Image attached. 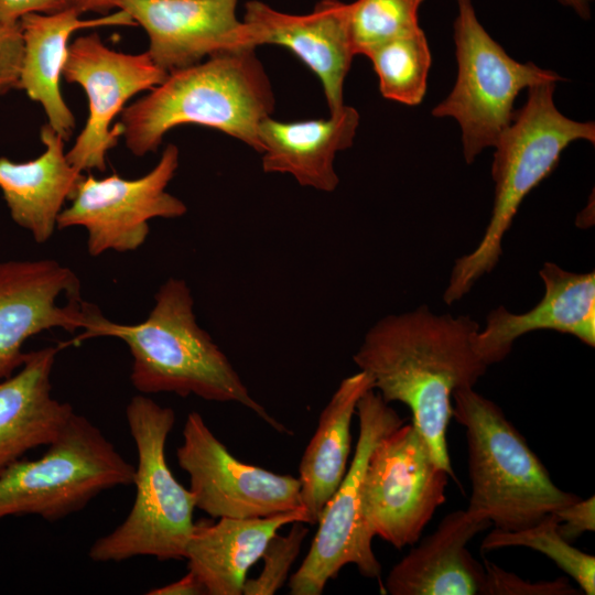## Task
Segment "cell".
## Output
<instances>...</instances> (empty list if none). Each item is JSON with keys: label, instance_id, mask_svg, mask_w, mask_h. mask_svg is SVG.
<instances>
[{"label": "cell", "instance_id": "6da1fadb", "mask_svg": "<svg viewBox=\"0 0 595 595\" xmlns=\"http://www.w3.org/2000/svg\"><path fill=\"white\" fill-rule=\"evenodd\" d=\"M479 328L469 315L440 314L420 305L377 321L353 356L385 402L410 409L434 462L453 478L446 443L453 393L474 388L488 369L474 346Z\"/></svg>", "mask_w": 595, "mask_h": 595}, {"label": "cell", "instance_id": "7a4b0ae2", "mask_svg": "<svg viewBox=\"0 0 595 595\" xmlns=\"http://www.w3.org/2000/svg\"><path fill=\"white\" fill-rule=\"evenodd\" d=\"M94 337H115L127 345L132 357L130 380L139 393L172 392L239 403L277 432L288 433L255 400L226 354L198 325L192 291L183 279L170 278L160 286L151 312L140 323L111 322L96 307L74 343Z\"/></svg>", "mask_w": 595, "mask_h": 595}, {"label": "cell", "instance_id": "3957f363", "mask_svg": "<svg viewBox=\"0 0 595 595\" xmlns=\"http://www.w3.org/2000/svg\"><path fill=\"white\" fill-rule=\"evenodd\" d=\"M273 109L271 83L255 48H247L170 72L122 110L119 123L137 156L155 152L170 130L187 123L219 130L260 152L258 130Z\"/></svg>", "mask_w": 595, "mask_h": 595}, {"label": "cell", "instance_id": "277c9868", "mask_svg": "<svg viewBox=\"0 0 595 595\" xmlns=\"http://www.w3.org/2000/svg\"><path fill=\"white\" fill-rule=\"evenodd\" d=\"M555 86L556 83L547 82L529 87L524 105L493 147L491 215L476 247L452 267L443 294L448 305L462 300L495 269L505 235L522 201L556 167L562 152L577 140L595 143L594 121L564 116L554 104Z\"/></svg>", "mask_w": 595, "mask_h": 595}, {"label": "cell", "instance_id": "5b68a950", "mask_svg": "<svg viewBox=\"0 0 595 595\" xmlns=\"http://www.w3.org/2000/svg\"><path fill=\"white\" fill-rule=\"evenodd\" d=\"M453 416L465 428L473 516L495 529L521 530L580 499L552 482L502 410L474 388L454 391Z\"/></svg>", "mask_w": 595, "mask_h": 595}, {"label": "cell", "instance_id": "8992f818", "mask_svg": "<svg viewBox=\"0 0 595 595\" xmlns=\"http://www.w3.org/2000/svg\"><path fill=\"white\" fill-rule=\"evenodd\" d=\"M175 419L172 408L145 394H137L128 402L126 420L138 456L134 500L125 520L91 544L90 560L107 563L136 556L159 561L185 558L196 506L194 495L174 477L165 456Z\"/></svg>", "mask_w": 595, "mask_h": 595}, {"label": "cell", "instance_id": "52a82bcc", "mask_svg": "<svg viewBox=\"0 0 595 595\" xmlns=\"http://www.w3.org/2000/svg\"><path fill=\"white\" fill-rule=\"evenodd\" d=\"M134 465L86 416H71L60 435L35 459L21 458L0 474V520L37 516L58 521L95 497L131 486Z\"/></svg>", "mask_w": 595, "mask_h": 595}, {"label": "cell", "instance_id": "ba28073f", "mask_svg": "<svg viewBox=\"0 0 595 595\" xmlns=\"http://www.w3.org/2000/svg\"><path fill=\"white\" fill-rule=\"evenodd\" d=\"M454 42L457 76L447 97L432 109L450 117L462 130L463 155L470 164L494 147L515 116V100L531 86L561 82L559 74L507 54L479 22L472 0H455Z\"/></svg>", "mask_w": 595, "mask_h": 595}, {"label": "cell", "instance_id": "9c48e42d", "mask_svg": "<svg viewBox=\"0 0 595 595\" xmlns=\"http://www.w3.org/2000/svg\"><path fill=\"white\" fill-rule=\"evenodd\" d=\"M356 414L359 433L353 461L321 513L309 553L289 578L291 595H321L347 564L366 577H380L381 564L361 517V480L375 445L403 420L375 389L359 399Z\"/></svg>", "mask_w": 595, "mask_h": 595}, {"label": "cell", "instance_id": "30bf717a", "mask_svg": "<svg viewBox=\"0 0 595 595\" xmlns=\"http://www.w3.org/2000/svg\"><path fill=\"white\" fill-rule=\"evenodd\" d=\"M448 477L412 423L389 432L372 448L361 480L368 534L399 550L415 543L445 501Z\"/></svg>", "mask_w": 595, "mask_h": 595}, {"label": "cell", "instance_id": "8fae6325", "mask_svg": "<svg viewBox=\"0 0 595 595\" xmlns=\"http://www.w3.org/2000/svg\"><path fill=\"white\" fill-rule=\"evenodd\" d=\"M178 149L167 144L156 163L138 178L112 174L82 176L60 213L56 228L80 226L87 230V250L97 257L108 250L133 251L147 240L153 218H178L187 207L166 191L178 167Z\"/></svg>", "mask_w": 595, "mask_h": 595}, {"label": "cell", "instance_id": "7c38bea8", "mask_svg": "<svg viewBox=\"0 0 595 595\" xmlns=\"http://www.w3.org/2000/svg\"><path fill=\"white\" fill-rule=\"evenodd\" d=\"M182 436L177 463L188 474L196 508L212 518L245 519L304 511L299 478L239 461L198 412L187 414Z\"/></svg>", "mask_w": 595, "mask_h": 595}, {"label": "cell", "instance_id": "4fadbf2b", "mask_svg": "<svg viewBox=\"0 0 595 595\" xmlns=\"http://www.w3.org/2000/svg\"><path fill=\"white\" fill-rule=\"evenodd\" d=\"M167 72L148 52L127 54L108 47L98 33L77 37L68 46L63 77L79 85L88 98V117L73 147L66 152L78 172L105 171L106 156L115 148L122 128L113 119L137 94L161 84Z\"/></svg>", "mask_w": 595, "mask_h": 595}, {"label": "cell", "instance_id": "5bb4252c", "mask_svg": "<svg viewBox=\"0 0 595 595\" xmlns=\"http://www.w3.org/2000/svg\"><path fill=\"white\" fill-rule=\"evenodd\" d=\"M79 295L77 274L55 260L0 262V380L20 368L30 337L87 327L96 306Z\"/></svg>", "mask_w": 595, "mask_h": 595}, {"label": "cell", "instance_id": "9a60e30c", "mask_svg": "<svg viewBox=\"0 0 595 595\" xmlns=\"http://www.w3.org/2000/svg\"><path fill=\"white\" fill-rule=\"evenodd\" d=\"M149 37L147 51L170 73L205 57L255 48L248 25L237 18L238 0H109Z\"/></svg>", "mask_w": 595, "mask_h": 595}, {"label": "cell", "instance_id": "2e32d148", "mask_svg": "<svg viewBox=\"0 0 595 595\" xmlns=\"http://www.w3.org/2000/svg\"><path fill=\"white\" fill-rule=\"evenodd\" d=\"M348 3L321 0L303 15L280 12L253 0L244 22L253 45L277 44L293 52L320 78L329 108L344 104V83L355 55L348 30Z\"/></svg>", "mask_w": 595, "mask_h": 595}, {"label": "cell", "instance_id": "e0dca14e", "mask_svg": "<svg viewBox=\"0 0 595 595\" xmlns=\"http://www.w3.org/2000/svg\"><path fill=\"white\" fill-rule=\"evenodd\" d=\"M544 292L529 311L494 309L474 338L478 356L489 367L502 361L515 342L531 332L550 329L595 346V272H573L547 261L539 270Z\"/></svg>", "mask_w": 595, "mask_h": 595}, {"label": "cell", "instance_id": "ac0fdd59", "mask_svg": "<svg viewBox=\"0 0 595 595\" xmlns=\"http://www.w3.org/2000/svg\"><path fill=\"white\" fill-rule=\"evenodd\" d=\"M491 526L467 510L447 513L433 533L388 573L381 591L390 595H478L485 570L467 543Z\"/></svg>", "mask_w": 595, "mask_h": 595}, {"label": "cell", "instance_id": "d6986e66", "mask_svg": "<svg viewBox=\"0 0 595 595\" xmlns=\"http://www.w3.org/2000/svg\"><path fill=\"white\" fill-rule=\"evenodd\" d=\"M82 13L78 8L71 7L53 13H30L19 21L23 57L18 88L42 106L47 125L64 141L71 138L76 126L61 91L71 35L80 29L137 25L122 10L94 19H82Z\"/></svg>", "mask_w": 595, "mask_h": 595}, {"label": "cell", "instance_id": "ffe728a7", "mask_svg": "<svg viewBox=\"0 0 595 595\" xmlns=\"http://www.w3.org/2000/svg\"><path fill=\"white\" fill-rule=\"evenodd\" d=\"M65 344L25 353L20 368L0 380V474L31 450L47 446L74 414L52 393V372Z\"/></svg>", "mask_w": 595, "mask_h": 595}, {"label": "cell", "instance_id": "44dd1931", "mask_svg": "<svg viewBox=\"0 0 595 595\" xmlns=\"http://www.w3.org/2000/svg\"><path fill=\"white\" fill-rule=\"evenodd\" d=\"M358 125V111L346 105L326 119L283 122L268 117L258 130L262 169L290 174L302 186L333 192L339 183L335 156L353 145Z\"/></svg>", "mask_w": 595, "mask_h": 595}, {"label": "cell", "instance_id": "7402d4cb", "mask_svg": "<svg viewBox=\"0 0 595 595\" xmlns=\"http://www.w3.org/2000/svg\"><path fill=\"white\" fill-rule=\"evenodd\" d=\"M294 521L306 523L304 511L195 523L185 550L187 570L208 595H240L248 570L261 559L269 540Z\"/></svg>", "mask_w": 595, "mask_h": 595}, {"label": "cell", "instance_id": "603a6c76", "mask_svg": "<svg viewBox=\"0 0 595 595\" xmlns=\"http://www.w3.org/2000/svg\"><path fill=\"white\" fill-rule=\"evenodd\" d=\"M40 138L45 149L33 160L0 158V190L12 220L43 244L52 237L65 202L84 174L69 164L64 139L47 123Z\"/></svg>", "mask_w": 595, "mask_h": 595}, {"label": "cell", "instance_id": "cb8c5ba5", "mask_svg": "<svg viewBox=\"0 0 595 595\" xmlns=\"http://www.w3.org/2000/svg\"><path fill=\"white\" fill-rule=\"evenodd\" d=\"M374 389L361 370L344 378L321 412L317 428L299 465L300 495L306 523H317L321 513L347 472L350 426L365 392Z\"/></svg>", "mask_w": 595, "mask_h": 595}, {"label": "cell", "instance_id": "d4e9b609", "mask_svg": "<svg viewBox=\"0 0 595 595\" xmlns=\"http://www.w3.org/2000/svg\"><path fill=\"white\" fill-rule=\"evenodd\" d=\"M367 57L386 99L408 106L422 102L432 57L425 33L420 26L378 46Z\"/></svg>", "mask_w": 595, "mask_h": 595}, {"label": "cell", "instance_id": "484cf974", "mask_svg": "<svg viewBox=\"0 0 595 595\" xmlns=\"http://www.w3.org/2000/svg\"><path fill=\"white\" fill-rule=\"evenodd\" d=\"M506 547H527L543 553L577 583L580 591L594 595L595 558L572 547L561 537L554 512L526 529H494L482 542V550L485 551Z\"/></svg>", "mask_w": 595, "mask_h": 595}, {"label": "cell", "instance_id": "4316f807", "mask_svg": "<svg viewBox=\"0 0 595 595\" xmlns=\"http://www.w3.org/2000/svg\"><path fill=\"white\" fill-rule=\"evenodd\" d=\"M424 0H356L348 3V30L355 55L367 56L378 46L418 29Z\"/></svg>", "mask_w": 595, "mask_h": 595}, {"label": "cell", "instance_id": "83f0119b", "mask_svg": "<svg viewBox=\"0 0 595 595\" xmlns=\"http://www.w3.org/2000/svg\"><path fill=\"white\" fill-rule=\"evenodd\" d=\"M309 533L305 522L294 521L284 536L278 532L269 540L261 559L263 567L255 578L246 580L242 594L273 595L288 581L290 570L295 562L305 537Z\"/></svg>", "mask_w": 595, "mask_h": 595}, {"label": "cell", "instance_id": "f1b7e54d", "mask_svg": "<svg viewBox=\"0 0 595 595\" xmlns=\"http://www.w3.org/2000/svg\"><path fill=\"white\" fill-rule=\"evenodd\" d=\"M485 581L482 595H576L567 578L528 582L495 563L484 561Z\"/></svg>", "mask_w": 595, "mask_h": 595}, {"label": "cell", "instance_id": "f546056e", "mask_svg": "<svg viewBox=\"0 0 595 595\" xmlns=\"http://www.w3.org/2000/svg\"><path fill=\"white\" fill-rule=\"evenodd\" d=\"M23 57L20 23L0 21V97L18 88Z\"/></svg>", "mask_w": 595, "mask_h": 595}, {"label": "cell", "instance_id": "4dcf8cb0", "mask_svg": "<svg viewBox=\"0 0 595 595\" xmlns=\"http://www.w3.org/2000/svg\"><path fill=\"white\" fill-rule=\"evenodd\" d=\"M558 518V531L561 537L572 543L584 532L595 530V499H578L554 512Z\"/></svg>", "mask_w": 595, "mask_h": 595}, {"label": "cell", "instance_id": "1f68e13d", "mask_svg": "<svg viewBox=\"0 0 595 595\" xmlns=\"http://www.w3.org/2000/svg\"><path fill=\"white\" fill-rule=\"evenodd\" d=\"M75 6V0H0V21L19 23L30 13H53Z\"/></svg>", "mask_w": 595, "mask_h": 595}, {"label": "cell", "instance_id": "d6a6232c", "mask_svg": "<svg viewBox=\"0 0 595 595\" xmlns=\"http://www.w3.org/2000/svg\"><path fill=\"white\" fill-rule=\"evenodd\" d=\"M148 595H204L206 589L198 577L188 571L182 578L150 589Z\"/></svg>", "mask_w": 595, "mask_h": 595}, {"label": "cell", "instance_id": "836d02e7", "mask_svg": "<svg viewBox=\"0 0 595 595\" xmlns=\"http://www.w3.org/2000/svg\"><path fill=\"white\" fill-rule=\"evenodd\" d=\"M75 6L82 12L93 11L107 14L110 10H112L109 0H75Z\"/></svg>", "mask_w": 595, "mask_h": 595}, {"label": "cell", "instance_id": "e575fe53", "mask_svg": "<svg viewBox=\"0 0 595 595\" xmlns=\"http://www.w3.org/2000/svg\"><path fill=\"white\" fill-rule=\"evenodd\" d=\"M563 6L571 8L578 17L591 18V0H559Z\"/></svg>", "mask_w": 595, "mask_h": 595}]
</instances>
